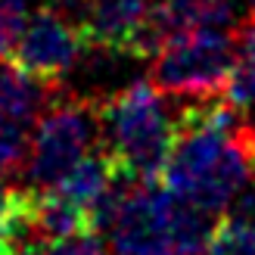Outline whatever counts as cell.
Returning a JSON list of instances; mask_svg holds the SVG:
<instances>
[{"label":"cell","instance_id":"obj_9","mask_svg":"<svg viewBox=\"0 0 255 255\" xmlns=\"http://www.w3.org/2000/svg\"><path fill=\"white\" fill-rule=\"evenodd\" d=\"M237 34V56L224 87V100L237 109H249L255 103V19L246 16L234 28Z\"/></svg>","mask_w":255,"mask_h":255},{"label":"cell","instance_id":"obj_2","mask_svg":"<svg viewBox=\"0 0 255 255\" xmlns=\"http://www.w3.org/2000/svg\"><path fill=\"white\" fill-rule=\"evenodd\" d=\"M100 140L112 165L131 181H162L177 140V119L168 116L152 81H134L97 103Z\"/></svg>","mask_w":255,"mask_h":255},{"label":"cell","instance_id":"obj_12","mask_svg":"<svg viewBox=\"0 0 255 255\" xmlns=\"http://www.w3.org/2000/svg\"><path fill=\"white\" fill-rule=\"evenodd\" d=\"M25 156H28L25 125L0 112V174L25 168Z\"/></svg>","mask_w":255,"mask_h":255},{"label":"cell","instance_id":"obj_3","mask_svg":"<svg viewBox=\"0 0 255 255\" xmlns=\"http://www.w3.org/2000/svg\"><path fill=\"white\" fill-rule=\"evenodd\" d=\"M237 56V34L224 28H190L152 53L149 78L171 97L224 94Z\"/></svg>","mask_w":255,"mask_h":255},{"label":"cell","instance_id":"obj_11","mask_svg":"<svg viewBox=\"0 0 255 255\" xmlns=\"http://www.w3.org/2000/svg\"><path fill=\"white\" fill-rule=\"evenodd\" d=\"M28 19V0H0V59H12Z\"/></svg>","mask_w":255,"mask_h":255},{"label":"cell","instance_id":"obj_4","mask_svg":"<svg viewBox=\"0 0 255 255\" xmlns=\"http://www.w3.org/2000/svg\"><path fill=\"white\" fill-rule=\"evenodd\" d=\"M100 137L97 103L78 97H53V103L37 119V128L25 156V177L34 190L56 187Z\"/></svg>","mask_w":255,"mask_h":255},{"label":"cell","instance_id":"obj_10","mask_svg":"<svg viewBox=\"0 0 255 255\" xmlns=\"http://www.w3.org/2000/svg\"><path fill=\"white\" fill-rule=\"evenodd\" d=\"M206 255H255V221L237 218L231 212L221 215Z\"/></svg>","mask_w":255,"mask_h":255},{"label":"cell","instance_id":"obj_14","mask_svg":"<svg viewBox=\"0 0 255 255\" xmlns=\"http://www.w3.org/2000/svg\"><path fill=\"white\" fill-rule=\"evenodd\" d=\"M16 193L19 190H12V187H6L0 181V255H6L3 252V240H6V224H9L12 206H16Z\"/></svg>","mask_w":255,"mask_h":255},{"label":"cell","instance_id":"obj_5","mask_svg":"<svg viewBox=\"0 0 255 255\" xmlns=\"http://www.w3.org/2000/svg\"><path fill=\"white\" fill-rule=\"evenodd\" d=\"M84 50H91V44H87L81 25L72 22L66 12L47 6L31 12L28 28L12 53V62L37 78L56 84L66 72H72Z\"/></svg>","mask_w":255,"mask_h":255},{"label":"cell","instance_id":"obj_6","mask_svg":"<svg viewBox=\"0 0 255 255\" xmlns=\"http://www.w3.org/2000/svg\"><path fill=\"white\" fill-rule=\"evenodd\" d=\"M152 0H84L81 31L91 47L131 53L137 34L143 31Z\"/></svg>","mask_w":255,"mask_h":255},{"label":"cell","instance_id":"obj_8","mask_svg":"<svg viewBox=\"0 0 255 255\" xmlns=\"http://www.w3.org/2000/svg\"><path fill=\"white\" fill-rule=\"evenodd\" d=\"M119 177V168L112 165L106 152H87V156L75 165V168L56 184L59 193H66L72 202H78L81 209L91 212V224H94V209L106 199Z\"/></svg>","mask_w":255,"mask_h":255},{"label":"cell","instance_id":"obj_7","mask_svg":"<svg viewBox=\"0 0 255 255\" xmlns=\"http://www.w3.org/2000/svg\"><path fill=\"white\" fill-rule=\"evenodd\" d=\"M56 84L44 81L37 75L25 72L12 59H0V112L22 125L44 116V109L53 103Z\"/></svg>","mask_w":255,"mask_h":255},{"label":"cell","instance_id":"obj_15","mask_svg":"<svg viewBox=\"0 0 255 255\" xmlns=\"http://www.w3.org/2000/svg\"><path fill=\"white\" fill-rule=\"evenodd\" d=\"M249 16H252V19H255V9H252V12H249Z\"/></svg>","mask_w":255,"mask_h":255},{"label":"cell","instance_id":"obj_13","mask_svg":"<svg viewBox=\"0 0 255 255\" xmlns=\"http://www.w3.org/2000/svg\"><path fill=\"white\" fill-rule=\"evenodd\" d=\"M44 255H106V252L100 246L97 231H81V234L53 240V243L44 249Z\"/></svg>","mask_w":255,"mask_h":255},{"label":"cell","instance_id":"obj_1","mask_svg":"<svg viewBox=\"0 0 255 255\" xmlns=\"http://www.w3.org/2000/svg\"><path fill=\"white\" fill-rule=\"evenodd\" d=\"M221 215L187 202L162 181H131L106 227L119 255H206Z\"/></svg>","mask_w":255,"mask_h":255}]
</instances>
